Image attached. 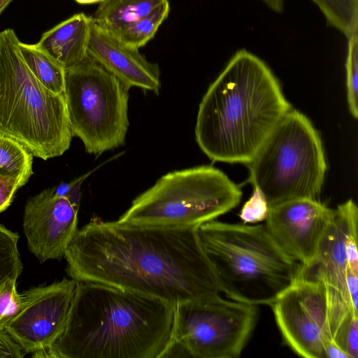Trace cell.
<instances>
[{
  "label": "cell",
  "mask_w": 358,
  "mask_h": 358,
  "mask_svg": "<svg viewBox=\"0 0 358 358\" xmlns=\"http://www.w3.org/2000/svg\"><path fill=\"white\" fill-rule=\"evenodd\" d=\"M347 288L353 313L358 316V275L348 267Z\"/></svg>",
  "instance_id": "obj_30"
},
{
  "label": "cell",
  "mask_w": 358,
  "mask_h": 358,
  "mask_svg": "<svg viewBox=\"0 0 358 358\" xmlns=\"http://www.w3.org/2000/svg\"><path fill=\"white\" fill-rule=\"evenodd\" d=\"M78 282L64 278L20 293V307L4 329L26 354L50 347L62 331Z\"/></svg>",
  "instance_id": "obj_12"
},
{
  "label": "cell",
  "mask_w": 358,
  "mask_h": 358,
  "mask_svg": "<svg viewBox=\"0 0 358 358\" xmlns=\"http://www.w3.org/2000/svg\"><path fill=\"white\" fill-rule=\"evenodd\" d=\"M175 306L101 283L78 282L65 326L40 358H161Z\"/></svg>",
  "instance_id": "obj_2"
},
{
  "label": "cell",
  "mask_w": 358,
  "mask_h": 358,
  "mask_svg": "<svg viewBox=\"0 0 358 358\" xmlns=\"http://www.w3.org/2000/svg\"><path fill=\"white\" fill-rule=\"evenodd\" d=\"M357 236L349 238L346 245L348 268L358 275Z\"/></svg>",
  "instance_id": "obj_31"
},
{
  "label": "cell",
  "mask_w": 358,
  "mask_h": 358,
  "mask_svg": "<svg viewBox=\"0 0 358 358\" xmlns=\"http://www.w3.org/2000/svg\"><path fill=\"white\" fill-rule=\"evenodd\" d=\"M13 0H0V15Z\"/></svg>",
  "instance_id": "obj_35"
},
{
  "label": "cell",
  "mask_w": 358,
  "mask_h": 358,
  "mask_svg": "<svg viewBox=\"0 0 358 358\" xmlns=\"http://www.w3.org/2000/svg\"><path fill=\"white\" fill-rule=\"evenodd\" d=\"M101 164L96 166L93 170L88 171L87 173L76 178V181L71 187V190L66 196V199L69 201L71 206L78 211L80 208V200H81V185L84 180L88 178L95 170L98 169Z\"/></svg>",
  "instance_id": "obj_29"
},
{
  "label": "cell",
  "mask_w": 358,
  "mask_h": 358,
  "mask_svg": "<svg viewBox=\"0 0 358 358\" xmlns=\"http://www.w3.org/2000/svg\"><path fill=\"white\" fill-rule=\"evenodd\" d=\"M270 306L285 344L300 357L325 358L332 338L322 282L297 279Z\"/></svg>",
  "instance_id": "obj_11"
},
{
  "label": "cell",
  "mask_w": 358,
  "mask_h": 358,
  "mask_svg": "<svg viewBox=\"0 0 358 358\" xmlns=\"http://www.w3.org/2000/svg\"><path fill=\"white\" fill-rule=\"evenodd\" d=\"M266 4L275 12H282L283 10V0H262Z\"/></svg>",
  "instance_id": "obj_34"
},
{
  "label": "cell",
  "mask_w": 358,
  "mask_h": 358,
  "mask_svg": "<svg viewBox=\"0 0 358 358\" xmlns=\"http://www.w3.org/2000/svg\"><path fill=\"white\" fill-rule=\"evenodd\" d=\"M198 227L133 225L97 218L78 229L64 255L69 276L178 303L221 290Z\"/></svg>",
  "instance_id": "obj_1"
},
{
  "label": "cell",
  "mask_w": 358,
  "mask_h": 358,
  "mask_svg": "<svg viewBox=\"0 0 358 358\" xmlns=\"http://www.w3.org/2000/svg\"><path fill=\"white\" fill-rule=\"evenodd\" d=\"M18 239L17 233L0 223V286L9 278L17 280L22 272Z\"/></svg>",
  "instance_id": "obj_22"
},
{
  "label": "cell",
  "mask_w": 358,
  "mask_h": 358,
  "mask_svg": "<svg viewBox=\"0 0 358 358\" xmlns=\"http://www.w3.org/2000/svg\"><path fill=\"white\" fill-rule=\"evenodd\" d=\"M257 306L220 294L175 305L172 340L185 347L190 357L237 358L255 327Z\"/></svg>",
  "instance_id": "obj_9"
},
{
  "label": "cell",
  "mask_w": 358,
  "mask_h": 358,
  "mask_svg": "<svg viewBox=\"0 0 358 358\" xmlns=\"http://www.w3.org/2000/svg\"><path fill=\"white\" fill-rule=\"evenodd\" d=\"M291 108L266 63L238 50L200 102L196 143L214 162L248 164Z\"/></svg>",
  "instance_id": "obj_3"
},
{
  "label": "cell",
  "mask_w": 358,
  "mask_h": 358,
  "mask_svg": "<svg viewBox=\"0 0 358 358\" xmlns=\"http://www.w3.org/2000/svg\"><path fill=\"white\" fill-rule=\"evenodd\" d=\"M333 341L350 358H357L358 316L349 314L338 327Z\"/></svg>",
  "instance_id": "obj_24"
},
{
  "label": "cell",
  "mask_w": 358,
  "mask_h": 358,
  "mask_svg": "<svg viewBox=\"0 0 358 358\" xmlns=\"http://www.w3.org/2000/svg\"><path fill=\"white\" fill-rule=\"evenodd\" d=\"M76 181V178L72 180L69 182H63L57 186L52 187L53 193L55 196L59 197L66 198V195L71 190V187Z\"/></svg>",
  "instance_id": "obj_33"
},
{
  "label": "cell",
  "mask_w": 358,
  "mask_h": 358,
  "mask_svg": "<svg viewBox=\"0 0 358 358\" xmlns=\"http://www.w3.org/2000/svg\"><path fill=\"white\" fill-rule=\"evenodd\" d=\"M268 209L269 205L263 193L254 187L252 195L243 204L239 216L245 224H256L266 219Z\"/></svg>",
  "instance_id": "obj_26"
},
{
  "label": "cell",
  "mask_w": 358,
  "mask_h": 358,
  "mask_svg": "<svg viewBox=\"0 0 358 358\" xmlns=\"http://www.w3.org/2000/svg\"><path fill=\"white\" fill-rule=\"evenodd\" d=\"M197 231L221 292L229 299L270 306L297 280L299 264L278 246L265 224L213 220Z\"/></svg>",
  "instance_id": "obj_4"
},
{
  "label": "cell",
  "mask_w": 358,
  "mask_h": 358,
  "mask_svg": "<svg viewBox=\"0 0 358 358\" xmlns=\"http://www.w3.org/2000/svg\"><path fill=\"white\" fill-rule=\"evenodd\" d=\"M332 213L318 199H294L269 206L265 226L278 246L304 266L315 258Z\"/></svg>",
  "instance_id": "obj_13"
},
{
  "label": "cell",
  "mask_w": 358,
  "mask_h": 358,
  "mask_svg": "<svg viewBox=\"0 0 358 358\" xmlns=\"http://www.w3.org/2000/svg\"><path fill=\"white\" fill-rule=\"evenodd\" d=\"M325 358H350L335 342L330 341L325 347Z\"/></svg>",
  "instance_id": "obj_32"
},
{
  "label": "cell",
  "mask_w": 358,
  "mask_h": 358,
  "mask_svg": "<svg viewBox=\"0 0 358 358\" xmlns=\"http://www.w3.org/2000/svg\"><path fill=\"white\" fill-rule=\"evenodd\" d=\"M13 29L0 32V134L43 160L62 155L73 134L64 93L51 92L30 71Z\"/></svg>",
  "instance_id": "obj_5"
},
{
  "label": "cell",
  "mask_w": 358,
  "mask_h": 358,
  "mask_svg": "<svg viewBox=\"0 0 358 358\" xmlns=\"http://www.w3.org/2000/svg\"><path fill=\"white\" fill-rule=\"evenodd\" d=\"M26 353L4 329H0V357L22 358Z\"/></svg>",
  "instance_id": "obj_27"
},
{
  "label": "cell",
  "mask_w": 358,
  "mask_h": 358,
  "mask_svg": "<svg viewBox=\"0 0 358 358\" xmlns=\"http://www.w3.org/2000/svg\"><path fill=\"white\" fill-rule=\"evenodd\" d=\"M18 47L24 63L36 78L51 92L64 94V68L36 44H27L20 41Z\"/></svg>",
  "instance_id": "obj_18"
},
{
  "label": "cell",
  "mask_w": 358,
  "mask_h": 358,
  "mask_svg": "<svg viewBox=\"0 0 358 358\" xmlns=\"http://www.w3.org/2000/svg\"><path fill=\"white\" fill-rule=\"evenodd\" d=\"M91 26V17L84 13H76L44 32L36 44L65 70L70 69L88 55Z\"/></svg>",
  "instance_id": "obj_16"
},
{
  "label": "cell",
  "mask_w": 358,
  "mask_h": 358,
  "mask_svg": "<svg viewBox=\"0 0 358 358\" xmlns=\"http://www.w3.org/2000/svg\"><path fill=\"white\" fill-rule=\"evenodd\" d=\"M169 10L170 5L166 0L145 17L109 32L126 45L139 49L155 36L160 25L167 18Z\"/></svg>",
  "instance_id": "obj_20"
},
{
  "label": "cell",
  "mask_w": 358,
  "mask_h": 358,
  "mask_svg": "<svg viewBox=\"0 0 358 358\" xmlns=\"http://www.w3.org/2000/svg\"><path fill=\"white\" fill-rule=\"evenodd\" d=\"M78 213L52 187L28 199L23 215V231L29 250L43 263L60 260L78 231Z\"/></svg>",
  "instance_id": "obj_14"
},
{
  "label": "cell",
  "mask_w": 358,
  "mask_h": 358,
  "mask_svg": "<svg viewBox=\"0 0 358 358\" xmlns=\"http://www.w3.org/2000/svg\"><path fill=\"white\" fill-rule=\"evenodd\" d=\"M33 156L24 145L0 134V175L15 180L22 187L34 173Z\"/></svg>",
  "instance_id": "obj_19"
},
{
  "label": "cell",
  "mask_w": 358,
  "mask_h": 358,
  "mask_svg": "<svg viewBox=\"0 0 358 358\" xmlns=\"http://www.w3.org/2000/svg\"><path fill=\"white\" fill-rule=\"evenodd\" d=\"M242 191L220 170L200 166L169 172L138 195L117 220L133 225L199 227L236 207Z\"/></svg>",
  "instance_id": "obj_7"
},
{
  "label": "cell",
  "mask_w": 358,
  "mask_h": 358,
  "mask_svg": "<svg viewBox=\"0 0 358 358\" xmlns=\"http://www.w3.org/2000/svg\"><path fill=\"white\" fill-rule=\"evenodd\" d=\"M78 3L81 4H89V3H94L97 2H101L103 0H75Z\"/></svg>",
  "instance_id": "obj_36"
},
{
  "label": "cell",
  "mask_w": 358,
  "mask_h": 358,
  "mask_svg": "<svg viewBox=\"0 0 358 358\" xmlns=\"http://www.w3.org/2000/svg\"><path fill=\"white\" fill-rule=\"evenodd\" d=\"M249 180L269 206L294 199H318L327 163L319 133L290 109L248 164Z\"/></svg>",
  "instance_id": "obj_6"
},
{
  "label": "cell",
  "mask_w": 358,
  "mask_h": 358,
  "mask_svg": "<svg viewBox=\"0 0 358 358\" xmlns=\"http://www.w3.org/2000/svg\"><path fill=\"white\" fill-rule=\"evenodd\" d=\"M129 90L89 55L66 70L64 96L72 134L89 154L99 156L124 143Z\"/></svg>",
  "instance_id": "obj_8"
},
{
  "label": "cell",
  "mask_w": 358,
  "mask_h": 358,
  "mask_svg": "<svg viewBox=\"0 0 358 358\" xmlns=\"http://www.w3.org/2000/svg\"><path fill=\"white\" fill-rule=\"evenodd\" d=\"M166 0H103L91 16L101 28L113 31L152 12Z\"/></svg>",
  "instance_id": "obj_17"
},
{
  "label": "cell",
  "mask_w": 358,
  "mask_h": 358,
  "mask_svg": "<svg viewBox=\"0 0 358 358\" xmlns=\"http://www.w3.org/2000/svg\"><path fill=\"white\" fill-rule=\"evenodd\" d=\"M87 55L129 88L138 87L159 94L160 70L138 49L120 41L92 21Z\"/></svg>",
  "instance_id": "obj_15"
},
{
  "label": "cell",
  "mask_w": 358,
  "mask_h": 358,
  "mask_svg": "<svg viewBox=\"0 0 358 358\" xmlns=\"http://www.w3.org/2000/svg\"><path fill=\"white\" fill-rule=\"evenodd\" d=\"M329 25L348 37L358 29V0H312Z\"/></svg>",
  "instance_id": "obj_21"
},
{
  "label": "cell",
  "mask_w": 358,
  "mask_h": 358,
  "mask_svg": "<svg viewBox=\"0 0 358 358\" xmlns=\"http://www.w3.org/2000/svg\"><path fill=\"white\" fill-rule=\"evenodd\" d=\"M357 222L358 209L352 199L333 209L315 258L309 264L299 266L297 279L320 282L324 286L332 340L345 318L355 315L347 288L346 245L350 238L357 236Z\"/></svg>",
  "instance_id": "obj_10"
},
{
  "label": "cell",
  "mask_w": 358,
  "mask_h": 358,
  "mask_svg": "<svg viewBox=\"0 0 358 358\" xmlns=\"http://www.w3.org/2000/svg\"><path fill=\"white\" fill-rule=\"evenodd\" d=\"M16 283V279L9 278L0 286V329H4L20 309L21 296Z\"/></svg>",
  "instance_id": "obj_25"
},
{
  "label": "cell",
  "mask_w": 358,
  "mask_h": 358,
  "mask_svg": "<svg viewBox=\"0 0 358 358\" xmlns=\"http://www.w3.org/2000/svg\"><path fill=\"white\" fill-rule=\"evenodd\" d=\"M348 38L345 62L347 99L353 117H358V37L357 31Z\"/></svg>",
  "instance_id": "obj_23"
},
{
  "label": "cell",
  "mask_w": 358,
  "mask_h": 358,
  "mask_svg": "<svg viewBox=\"0 0 358 358\" xmlns=\"http://www.w3.org/2000/svg\"><path fill=\"white\" fill-rule=\"evenodd\" d=\"M20 187L14 179L0 175V213L11 204L16 191Z\"/></svg>",
  "instance_id": "obj_28"
}]
</instances>
